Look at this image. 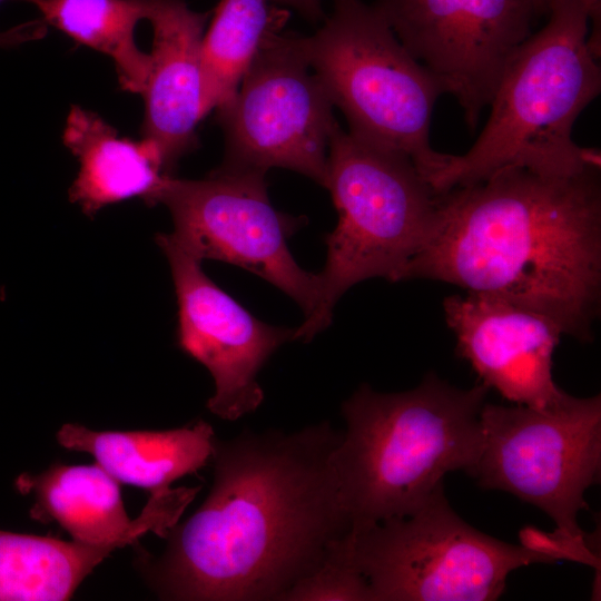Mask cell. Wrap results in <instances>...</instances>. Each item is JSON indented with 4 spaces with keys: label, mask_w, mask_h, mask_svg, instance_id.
<instances>
[{
    "label": "cell",
    "mask_w": 601,
    "mask_h": 601,
    "mask_svg": "<svg viewBox=\"0 0 601 601\" xmlns=\"http://www.w3.org/2000/svg\"><path fill=\"white\" fill-rule=\"evenodd\" d=\"M595 19H601V0L553 6L545 26L508 63L479 138L465 154L452 155L432 181L435 193L514 167L551 176L600 167L599 150L572 138L577 118L601 91L600 57L588 41Z\"/></svg>",
    "instance_id": "obj_4"
},
{
    "label": "cell",
    "mask_w": 601,
    "mask_h": 601,
    "mask_svg": "<svg viewBox=\"0 0 601 601\" xmlns=\"http://www.w3.org/2000/svg\"><path fill=\"white\" fill-rule=\"evenodd\" d=\"M295 9L299 14L312 22L324 18L322 0H272Z\"/></svg>",
    "instance_id": "obj_23"
},
{
    "label": "cell",
    "mask_w": 601,
    "mask_h": 601,
    "mask_svg": "<svg viewBox=\"0 0 601 601\" xmlns=\"http://www.w3.org/2000/svg\"><path fill=\"white\" fill-rule=\"evenodd\" d=\"M62 140L80 165L69 199L89 217L134 197L151 206L165 180L173 176L152 140L121 137L98 114L77 105L69 110Z\"/></svg>",
    "instance_id": "obj_16"
},
{
    "label": "cell",
    "mask_w": 601,
    "mask_h": 601,
    "mask_svg": "<svg viewBox=\"0 0 601 601\" xmlns=\"http://www.w3.org/2000/svg\"><path fill=\"white\" fill-rule=\"evenodd\" d=\"M432 237L402 273L491 295L593 339L601 308L600 167L551 176L503 169L439 193Z\"/></svg>",
    "instance_id": "obj_2"
},
{
    "label": "cell",
    "mask_w": 601,
    "mask_h": 601,
    "mask_svg": "<svg viewBox=\"0 0 601 601\" xmlns=\"http://www.w3.org/2000/svg\"><path fill=\"white\" fill-rule=\"evenodd\" d=\"M333 1L332 14L314 35H295L298 50L345 116L347 131L407 156L432 186L452 157L430 142L441 85L374 4Z\"/></svg>",
    "instance_id": "obj_6"
},
{
    "label": "cell",
    "mask_w": 601,
    "mask_h": 601,
    "mask_svg": "<svg viewBox=\"0 0 601 601\" xmlns=\"http://www.w3.org/2000/svg\"><path fill=\"white\" fill-rule=\"evenodd\" d=\"M22 494H32L30 518L57 522L72 540L92 545L122 548L148 532L165 539L200 486L150 493L136 519L126 513L119 482L99 464L55 463L38 473H22L14 482Z\"/></svg>",
    "instance_id": "obj_14"
},
{
    "label": "cell",
    "mask_w": 601,
    "mask_h": 601,
    "mask_svg": "<svg viewBox=\"0 0 601 601\" xmlns=\"http://www.w3.org/2000/svg\"><path fill=\"white\" fill-rule=\"evenodd\" d=\"M265 176L219 167L199 180L169 176L151 206L168 208L169 236L185 253L258 275L293 298L308 319L319 304L318 274L300 268L287 244L305 220L273 207Z\"/></svg>",
    "instance_id": "obj_10"
},
{
    "label": "cell",
    "mask_w": 601,
    "mask_h": 601,
    "mask_svg": "<svg viewBox=\"0 0 601 601\" xmlns=\"http://www.w3.org/2000/svg\"><path fill=\"white\" fill-rule=\"evenodd\" d=\"M333 108L295 35L270 31L233 102L216 111L225 135L219 168L264 175L286 168L325 187L329 140L338 125Z\"/></svg>",
    "instance_id": "obj_9"
},
{
    "label": "cell",
    "mask_w": 601,
    "mask_h": 601,
    "mask_svg": "<svg viewBox=\"0 0 601 601\" xmlns=\"http://www.w3.org/2000/svg\"><path fill=\"white\" fill-rule=\"evenodd\" d=\"M457 353L482 383L504 398L536 408L568 393L553 378V354L563 335L550 318L502 298L466 293L443 302Z\"/></svg>",
    "instance_id": "obj_13"
},
{
    "label": "cell",
    "mask_w": 601,
    "mask_h": 601,
    "mask_svg": "<svg viewBox=\"0 0 601 601\" xmlns=\"http://www.w3.org/2000/svg\"><path fill=\"white\" fill-rule=\"evenodd\" d=\"M338 220L326 238L315 314L293 339L325 329L335 304L353 285L373 277L401 282L405 267L432 237L439 196L405 155L368 144L336 126L328 146L327 180Z\"/></svg>",
    "instance_id": "obj_5"
},
{
    "label": "cell",
    "mask_w": 601,
    "mask_h": 601,
    "mask_svg": "<svg viewBox=\"0 0 601 601\" xmlns=\"http://www.w3.org/2000/svg\"><path fill=\"white\" fill-rule=\"evenodd\" d=\"M116 549L0 530V601L69 600Z\"/></svg>",
    "instance_id": "obj_18"
},
{
    "label": "cell",
    "mask_w": 601,
    "mask_h": 601,
    "mask_svg": "<svg viewBox=\"0 0 601 601\" xmlns=\"http://www.w3.org/2000/svg\"><path fill=\"white\" fill-rule=\"evenodd\" d=\"M374 6L443 92L457 100L472 129L540 16L534 0H377Z\"/></svg>",
    "instance_id": "obj_11"
},
{
    "label": "cell",
    "mask_w": 601,
    "mask_h": 601,
    "mask_svg": "<svg viewBox=\"0 0 601 601\" xmlns=\"http://www.w3.org/2000/svg\"><path fill=\"white\" fill-rule=\"evenodd\" d=\"M487 392L483 383L464 390L428 373L405 392L363 384L343 403L346 430L329 463L349 532L407 516L446 473H467L480 450Z\"/></svg>",
    "instance_id": "obj_3"
},
{
    "label": "cell",
    "mask_w": 601,
    "mask_h": 601,
    "mask_svg": "<svg viewBox=\"0 0 601 601\" xmlns=\"http://www.w3.org/2000/svg\"><path fill=\"white\" fill-rule=\"evenodd\" d=\"M150 0H33L41 19L76 42L108 56L120 88L142 95L150 56L136 45L135 28L146 19Z\"/></svg>",
    "instance_id": "obj_19"
},
{
    "label": "cell",
    "mask_w": 601,
    "mask_h": 601,
    "mask_svg": "<svg viewBox=\"0 0 601 601\" xmlns=\"http://www.w3.org/2000/svg\"><path fill=\"white\" fill-rule=\"evenodd\" d=\"M272 0H220L201 46L204 109L229 106L260 45L275 29L284 28L286 10Z\"/></svg>",
    "instance_id": "obj_20"
},
{
    "label": "cell",
    "mask_w": 601,
    "mask_h": 601,
    "mask_svg": "<svg viewBox=\"0 0 601 601\" xmlns=\"http://www.w3.org/2000/svg\"><path fill=\"white\" fill-rule=\"evenodd\" d=\"M328 554L365 580L370 601H492L518 568L563 560L477 531L454 512L443 485L412 514L349 532Z\"/></svg>",
    "instance_id": "obj_7"
},
{
    "label": "cell",
    "mask_w": 601,
    "mask_h": 601,
    "mask_svg": "<svg viewBox=\"0 0 601 601\" xmlns=\"http://www.w3.org/2000/svg\"><path fill=\"white\" fill-rule=\"evenodd\" d=\"M3 1H7V0H0V3L3 2ZM21 1H26V2L32 3L33 0H21Z\"/></svg>",
    "instance_id": "obj_26"
},
{
    "label": "cell",
    "mask_w": 601,
    "mask_h": 601,
    "mask_svg": "<svg viewBox=\"0 0 601 601\" xmlns=\"http://www.w3.org/2000/svg\"><path fill=\"white\" fill-rule=\"evenodd\" d=\"M4 298V289L3 287H0V299Z\"/></svg>",
    "instance_id": "obj_25"
},
{
    "label": "cell",
    "mask_w": 601,
    "mask_h": 601,
    "mask_svg": "<svg viewBox=\"0 0 601 601\" xmlns=\"http://www.w3.org/2000/svg\"><path fill=\"white\" fill-rule=\"evenodd\" d=\"M155 240L171 270L178 305L177 344L215 381L208 410L227 421L254 412L264 398L258 372L282 344L293 339L295 329L272 326L253 316L169 234L158 233Z\"/></svg>",
    "instance_id": "obj_12"
},
{
    "label": "cell",
    "mask_w": 601,
    "mask_h": 601,
    "mask_svg": "<svg viewBox=\"0 0 601 601\" xmlns=\"http://www.w3.org/2000/svg\"><path fill=\"white\" fill-rule=\"evenodd\" d=\"M481 444L467 473L480 486L501 490L544 511L552 533L593 559L595 544L578 524L584 492L601 469V397H574L536 408L484 403Z\"/></svg>",
    "instance_id": "obj_8"
},
{
    "label": "cell",
    "mask_w": 601,
    "mask_h": 601,
    "mask_svg": "<svg viewBox=\"0 0 601 601\" xmlns=\"http://www.w3.org/2000/svg\"><path fill=\"white\" fill-rule=\"evenodd\" d=\"M341 435L322 422L215 439L206 500L162 554L140 558L150 588L162 600H283L349 532L329 463Z\"/></svg>",
    "instance_id": "obj_1"
},
{
    "label": "cell",
    "mask_w": 601,
    "mask_h": 601,
    "mask_svg": "<svg viewBox=\"0 0 601 601\" xmlns=\"http://www.w3.org/2000/svg\"><path fill=\"white\" fill-rule=\"evenodd\" d=\"M560 0H534L539 14H549L553 6Z\"/></svg>",
    "instance_id": "obj_24"
},
{
    "label": "cell",
    "mask_w": 601,
    "mask_h": 601,
    "mask_svg": "<svg viewBox=\"0 0 601 601\" xmlns=\"http://www.w3.org/2000/svg\"><path fill=\"white\" fill-rule=\"evenodd\" d=\"M47 33V24L42 19L27 21L0 30V48H13L28 41L39 40Z\"/></svg>",
    "instance_id": "obj_22"
},
{
    "label": "cell",
    "mask_w": 601,
    "mask_h": 601,
    "mask_svg": "<svg viewBox=\"0 0 601 601\" xmlns=\"http://www.w3.org/2000/svg\"><path fill=\"white\" fill-rule=\"evenodd\" d=\"M215 433L205 421L167 431H92L67 423L57 433L61 446L85 452L119 483L148 490L170 487L210 461Z\"/></svg>",
    "instance_id": "obj_17"
},
{
    "label": "cell",
    "mask_w": 601,
    "mask_h": 601,
    "mask_svg": "<svg viewBox=\"0 0 601 601\" xmlns=\"http://www.w3.org/2000/svg\"><path fill=\"white\" fill-rule=\"evenodd\" d=\"M324 600L370 601V591L357 572L327 554L317 569L283 598V601Z\"/></svg>",
    "instance_id": "obj_21"
},
{
    "label": "cell",
    "mask_w": 601,
    "mask_h": 601,
    "mask_svg": "<svg viewBox=\"0 0 601 601\" xmlns=\"http://www.w3.org/2000/svg\"><path fill=\"white\" fill-rule=\"evenodd\" d=\"M154 31L146 89L144 138L159 148L169 175L198 146L204 109L201 46L207 12L184 0H150L146 17Z\"/></svg>",
    "instance_id": "obj_15"
}]
</instances>
